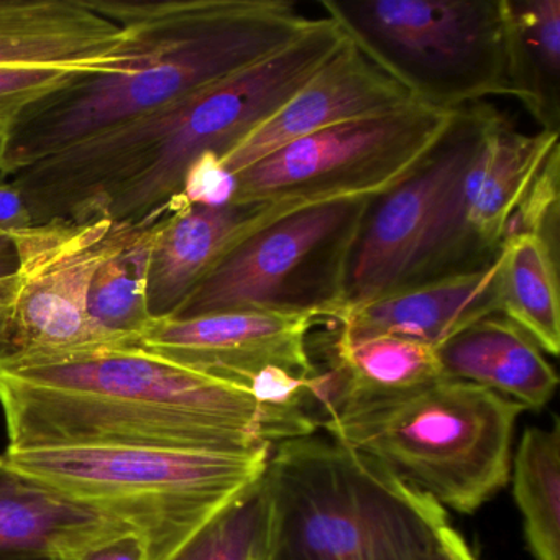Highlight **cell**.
I'll list each match as a JSON object with an SVG mask.
<instances>
[{"label": "cell", "mask_w": 560, "mask_h": 560, "mask_svg": "<svg viewBox=\"0 0 560 560\" xmlns=\"http://www.w3.org/2000/svg\"><path fill=\"white\" fill-rule=\"evenodd\" d=\"M559 145L549 153L534 176L508 224V235L530 234L559 252Z\"/></svg>", "instance_id": "obj_26"}, {"label": "cell", "mask_w": 560, "mask_h": 560, "mask_svg": "<svg viewBox=\"0 0 560 560\" xmlns=\"http://www.w3.org/2000/svg\"><path fill=\"white\" fill-rule=\"evenodd\" d=\"M559 133H523L494 109L474 155L452 176L408 284L487 267ZM402 288V287H401Z\"/></svg>", "instance_id": "obj_11"}, {"label": "cell", "mask_w": 560, "mask_h": 560, "mask_svg": "<svg viewBox=\"0 0 560 560\" xmlns=\"http://www.w3.org/2000/svg\"><path fill=\"white\" fill-rule=\"evenodd\" d=\"M319 317L270 310H231L195 317H153L143 349L219 382L247 389L268 366L298 376L316 373L307 336Z\"/></svg>", "instance_id": "obj_14"}, {"label": "cell", "mask_w": 560, "mask_h": 560, "mask_svg": "<svg viewBox=\"0 0 560 560\" xmlns=\"http://www.w3.org/2000/svg\"><path fill=\"white\" fill-rule=\"evenodd\" d=\"M498 258L501 316L523 329L544 353L560 350L559 252L530 234L508 235Z\"/></svg>", "instance_id": "obj_21"}, {"label": "cell", "mask_w": 560, "mask_h": 560, "mask_svg": "<svg viewBox=\"0 0 560 560\" xmlns=\"http://www.w3.org/2000/svg\"><path fill=\"white\" fill-rule=\"evenodd\" d=\"M18 273V250L9 232L0 229V280Z\"/></svg>", "instance_id": "obj_32"}, {"label": "cell", "mask_w": 560, "mask_h": 560, "mask_svg": "<svg viewBox=\"0 0 560 560\" xmlns=\"http://www.w3.org/2000/svg\"><path fill=\"white\" fill-rule=\"evenodd\" d=\"M454 114L412 103L320 130L234 175L232 202L378 198L418 168Z\"/></svg>", "instance_id": "obj_9"}, {"label": "cell", "mask_w": 560, "mask_h": 560, "mask_svg": "<svg viewBox=\"0 0 560 560\" xmlns=\"http://www.w3.org/2000/svg\"><path fill=\"white\" fill-rule=\"evenodd\" d=\"M0 560H54L47 557H0Z\"/></svg>", "instance_id": "obj_33"}, {"label": "cell", "mask_w": 560, "mask_h": 560, "mask_svg": "<svg viewBox=\"0 0 560 560\" xmlns=\"http://www.w3.org/2000/svg\"><path fill=\"white\" fill-rule=\"evenodd\" d=\"M511 97L540 130L559 133L560 2L501 0Z\"/></svg>", "instance_id": "obj_20"}, {"label": "cell", "mask_w": 560, "mask_h": 560, "mask_svg": "<svg viewBox=\"0 0 560 560\" xmlns=\"http://www.w3.org/2000/svg\"><path fill=\"white\" fill-rule=\"evenodd\" d=\"M15 294V275L0 280V347L8 340L9 324H11L12 303Z\"/></svg>", "instance_id": "obj_31"}, {"label": "cell", "mask_w": 560, "mask_h": 560, "mask_svg": "<svg viewBox=\"0 0 560 560\" xmlns=\"http://www.w3.org/2000/svg\"><path fill=\"white\" fill-rule=\"evenodd\" d=\"M159 222L122 224L119 242L94 275L88 306L91 317L107 332L139 340L153 319L149 273Z\"/></svg>", "instance_id": "obj_22"}, {"label": "cell", "mask_w": 560, "mask_h": 560, "mask_svg": "<svg viewBox=\"0 0 560 560\" xmlns=\"http://www.w3.org/2000/svg\"><path fill=\"white\" fill-rule=\"evenodd\" d=\"M373 199H330L271 222L237 245L172 316L270 310L336 320Z\"/></svg>", "instance_id": "obj_8"}, {"label": "cell", "mask_w": 560, "mask_h": 560, "mask_svg": "<svg viewBox=\"0 0 560 560\" xmlns=\"http://www.w3.org/2000/svg\"><path fill=\"white\" fill-rule=\"evenodd\" d=\"M514 501L534 560H560V424L530 425L511 462Z\"/></svg>", "instance_id": "obj_23"}, {"label": "cell", "mask_w": 560, "mask_h": 560, "mask_svg": "<svg viewBox=\"0 0 560 560\" xmlns=\"http://www.w3.org/2000/svg\"><path fill=\"white\" fill-rule=\"evenodd\" d=\"M416 104L455 113L511 97L501 0H320Z\"/></svg>", "instance_id": "obj_7"}, {"label": "cell", "mask_w": 560, "mask_h": 560, "mask_svg": "<svg viewBox=\"0 0 560 560\" xmlns=\"http://www.w3.org/2000/svg\"><path fill=\"white\" fill-rule=\"evenodd\" d=\"M523 411L481 386L441 376L405 392L349 396L320 428L444 510L470 514L510 481Z\"/></svg>", "instance_id": "obj_3"}, {"label": "cell", "mask_w": 560, "mask_h": 560, "mask_svg": "<svg viewBox=\"0 0 560 560\" xmlns=\"http://www.w3.org/2000/svg\"><path fill=\"white\" fill-rule=\"evenodd\" d=\"M122 58V32L86 0H0V143L32 106Z\"/></svg>", "instance_id": "obj_12"}, {"label": "cell", "mask_w": 560, "mask_h": 560, "mask_svg": "<svg viewBox=\"0 0 560 560\" xmlns=\"http://www.w3.org/2000/svg\"><path fill=\"white\" fill-rule=\"evenodd\" d=\"M130 533L126 524L51 490L0 457V557L58 559Z\"/></svg>", "instance_id": "obj_18"}, {"label": "cell", "mask_w": 560, "mask_h": 560, "mask_svg": "<svg viewBox=\"0 0 560 560\" xmlns=\"http://www.w3.org/2000/svg\"><path fill=\"white\" fill-rule=\"evenodd\" d=\"M90 4L122 32V60L32 106L0 143V179L270 57L314 21L288 0Z\"/></svg>", "instance_id": "obj_2"}, {"label": "cell", "mask_w": 560, "mask_h": 560, "mask_svg": "<svg viewBox=\"0 0 560 560\" xmlns=\"http://www.w3.org/2000/svg\"><path fill=\"white\" fill-rule=\"evenodd\" d=\"M332 366L342 376V389L324 416L349 396L405 392L442 376L434 347L386 334L362 339L337 336Z\"/></svg>", "instance_id": "obj_24"}, {"label": "cell", "mask_w": 560, "mask_h": 560, "mask_svg": "<svg viewBox=\"0 0 560 560\" xmlns=\"http://www.w3.org/2000/svg\"><path fill=\"white\" fill-rule=\"evenodd\" d=\"M235 178L225 172L215 153L192 163L183 188V205L224 206L234 201Z\"/></svg>", "instance_id": "obj_27"}, {"label": "cell", "mask_w": 560, "mask_h": 560, "mask_svg": "<svg viewBox=\"0 0 560 560\" xmlns=\"http://www.w3.org/2000/svg\"><path fill=\"white\" fill-rule=\"evenodd\" d=\"M500 314L498 258L487 267L398 288L337 317L347 339L398 336L441 347L483 317Z\"/></svg>", "instance_id": "obj_17"}, {"label": "cell", "mask_w": 560, "mask_h": 560, "mask_svg": "<svg viewBox=\"0 0 560 560\" xmlns=\"http://www.w3.org/2000/svg\"><path fill=\"white\" fill-rule=\"evenodd\" d=\"M493 113L488 103L455 110L418 168L373 199L353 247L343 310L405 287L448 182L480 145Z\"/></svg>", "instance_id": "obj_13"}, {"label": "cell", "mask_w": 560, "mask_h": 560, "mask_svg": "<svg viewBox=\"0 0 560 560\" xmlns=\"http://www.w3.org/2000/svg\"><path fill=\"white\" fill-rule=\"evenodd\" d=\"M270 544L271 498L264 471L168 560H270Z\"/></svg>", "instance_id": "obj_25"}, {"label": "cell", "mask_w": 560, "mask_h": 560, "mask_svg": "<svg viewBox=\"0 0 560 560\" xmlns=\"http://www.w3.org/2000/svg\"><path fill=\"white\" fill-rule=\"evenodd\" d=\"M424 560H478L465 542L464 537L451 526L445 524L439 534L438 542L432 547Z\"/></svg>", "instance_id": "obj_30"}, {"label": "cell", "mask_w": 560, "mask_h": 560, "mask_svg": "<svg viewBox=\"0 0 560 560\" xmlns=\"http://www.w3.org/2000/svg\"><path fill=\"white\" fill-rule=\"evenodd\" d=\"M412 103L392 77L347 38L280 109L219 160L225 172L237 175L288 143Z\"/></svg>", "instance_id": "obj_15"}, {"label": "cell", "mask_w": 560, "mask_h": 560, "mask_svg": "<svg viewBox=\"0 0 560 560\" xmlns=\"http://www.w3.org/2000/svg\"><path fill=\"white\" fill-rule=\"evenodd\" d=\"M270 560H424L444 508L337 439L303 435L271 447Z\"/></svg>", "instance_id": "obj_4"}, {"label": "cell", "mask_w": 560, "mask_h": 560, "mask_svg": "<svg viewBox=\"0 0 560 560\" xmlns=\"http://www.w3.org/2000/svg\"><path fill=\"white\" fill-rule=\"evenodd\" d=\"M28 225H32L31 214L18 189L5 179H0V229L11 234Z\"/></svg>", "instance_id": "obj_29"}, {"label": "cell", "mask_w": 560, "mask_h": 560, "mask_svg": "<svg viewBox=\"0 0 560 560\" xmlns=\"http://www.w3.org/2000/svg\"><path fill=\"white\" fill-rule=\"evenodd\" d=\"M122 224L109 219L54 221L11 232L18 273L8 340L0 355H68L139 342L107 332L90 314L94 275Z\"/></svg>", "instance_id": "obj_10"}, {"label": "cell", "mask_w": 560, "mask_h": 560, "mask_svg": "<svg viewBox=\"0 0 560 560\" xmlns=\"http://www.w3.org/2000/svg\"><path fill=\"white\" fill-rule=\"evenodd\" d=\"M54 560H149V553L142 539L130 530L97 540Z\"/></svg>", "instance_id": "obj_28"}, {"label": "cell", "mask_w": 560, "mask_h": 560, "mask_svg": "<svg viewBox=\"0 0 560 560\" xmlns=\"http://www.w3.org/2000/svg\"><path fill=\"white\" fill-rule=\"evenodd\" d=\"M270 451L60 447L4 457L51 490L126 524L149 560H168L264 475Z\"/></svg>", "instance_id": "obj_6"}, {"label": "cell", "mask_w": 560, "mask_h": 560, "mask_svg": "<svg viewBox=\"0 0 560 560\" xmlns=\"http://www.w3.org/2000/svg\"><path fill=\"white\" fill-rule=\"evenodd\" d=\"M435 352L445 378L481 386L524 409L549 405L559 385L544 350L501 314L477 320Z\"/></svg>", "instance_id": "obj_19"}, {"label": "cell", "mask_w": 560, "mask_h": 560, "mask_svg": "<svg viewBox=\"0 0 560 560\" xmlns=\"http://www.w3.org/2000/svg\"><path fill=\"white\" fill-rule=\"evenodd\" d=\"M316 202L182 205L159 222L149 273L152 317L172 316L242 242L283 215Z\"/></svg>", "instance_id": "obj_16"}, {"label": "cell", "mask_w": 560, "mask_h": 560, "mask_svg": "<svg viewBox=\"0 0 560 560\" xmlns=\"http://www.w3.org/2000/svg\"><path fill=\"white\" fill-rule=\"evenodd\" d=\"M8 452L60 447L260 451L264 408L247 389L139 342L24 357L0 369Z\"/></svg>", "instance_id": "obj_1"}, {"label": "cell", "mask_w": 560, "mask_h": 560, "mask_svg": "<svg viewBox=\"0 0 560 560\" xmlns=\"http://www.w3.org/2000/svg\"><path fill=\"white\" fill-rule=\"evenodd\" d=\"M347 35L329 18L270 57L122 127V188L104 219L153 224L183 205L186 175L206 153L219 159L280 109Z\"/></svg>", "instance_id": "obj_5"}]
</instances>
